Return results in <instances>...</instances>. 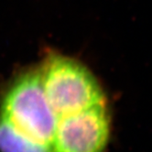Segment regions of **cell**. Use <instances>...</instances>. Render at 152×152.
Segmentation results:
<instances>
[{
    "instance_id": "cell-1",
    "label": "cell",
    "mask_w": 152,
    "mask_h": 152,
    "mask_svg": "<svg viewBox=\"0 0 152 152\" xmlns=\"http://www.w3.org/2000/svg\"><path fill=\"white\" fill-rule=\"evenodd\" d=\"M42 87L58 118L105 104V96L92 72L79 61L49 53L39 67Z\"/></svg>"
},
{
    "instance_id": "cell-4",
    "label": "cell",
    "mask_w": 152,
    "mask_h": 152,
    "mask_svg": "<svg viewBox=\"0 0 152 152\" xmlns=\"http://www.w3.org/2000/svg\"><path fill=\"white\" fill-rule=\"evenodd\" d=\"M0 152H51V148L20 132L0 115Z\"/></svg>"
},
{
    "instance_id": "cell-3",
    "label": "cell",
    "mask_w": 152,
    "mask_h": 152,
    "mask_svg": "<svg viewBox=\"0 0 152 152\" xmlns=\"http://www.w3.org/2000/svg\"><path fill=\"white\" fill-rule=\"evenodd\" d=\"M110 136L105 104L58 118L51 152H104Z\"/></svg>"
},
{
    "instance_id": "cell-2",
    "label": "cell",
    "mask_w": 152,
    "mask_h": 152,
    "mask_svg": "<svg viewBox=\"0 0 152 152\" xmlns=\"http://www.w3.org/2000/svg\"><path fill=\"white\" fill-rule=\"evenodd\" d=\"M0 115L28 137L50 146L58 117L43 90L39 68L23 71L7 84L0 100Z\"/></svg>"
}]
</instances>
